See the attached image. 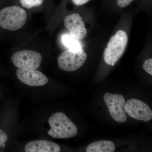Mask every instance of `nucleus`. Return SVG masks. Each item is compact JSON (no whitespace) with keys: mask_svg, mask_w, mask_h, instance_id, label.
Instances as JSON below:
<instances>
[{"mask_svg":"<svg viewBox=\"0 0 152 152\" xmlns=\"http://www.w3.org/2000/svg\"><path fill=\"white\" fill-rule=\"evenodd\" d=\"M49 123L51 127L48 134L54 138L72 137L77 134V129L64 113H55L50 117Z\"/></svg>","mask_w":152,"mask_h":152,"instance_id":"1","label":"nucleus"},{"mask_svg":"<svg viewBox=\"0 0 152 152\" xmlns=\"http://www.w3.org/2000/svg\"><path fill=\"white\" fill-rule=\"evenodd\" d=\"M128 42L127 35L122 30L111 38L104 52V60L107 64L114 66L124 53Z\"/></svg>","mask_w":152,"mask_h":152,"instance_id":"2","label":"nucleus"},{"mask_svg":"<svg viewBox=\"0 0 152 152\" xmlns=\"http://www.w3.org/2000/svg\"><path fill=\"white\" fill-rule=\"evenodd\" d=\"M26 19V11L18 6L7 7L0 11V26L5 29H20L25 25Z\"/></svg>","mask_w":152,"mask_h":152,"instance_id":"3","label":"nucleus"},{"mask_svg":"<svg viewBox=\"0 0 152 152\" xmlns=\"http://www.w3.org/2000/svg\"><path fill=\"white\" fill-rule=\"evenodd\" d=\"M87 55L83 48L79 50L68 49L58 58L59 67L66 72L77 70L83 65L87 59Z\"/></svg>","mask_w":152,"mask_h":152,"instance_id":"4","label":"nucleus"},{"mask_svg":"<svg viewBox=\"0 0 152 152\" xmlns=\"http://www.w3.org/2000/svg\"><path fill=\"white\" fill-rule=\"evenodd\" d=\"M104 102L114 120L118 123H124L127 118L124 110L125 100L122 95L106 93Z\"/></svg>","mask_w":152,"mask_h":152,"instance_id":"5","label":"nucleus"},{"mask_svg":"<svg viewBox=\"0 0 152 152\" xmlns=\"http://www.w3.org/2000/svg\"><path fill=\"white\" fill-rule=\"evenodd\" d=\"M12 61L19 69H37L40 66L42 56L40 54L31 50H24L15 53Z\"/></svg>","mask_w":152,"mask_h":152,"instance_id":"6","label":"nucleus"},{"mask_svg":"<svg viewBox=\"0 0 152 152\" xmlns=\"http://www.w3.org/2000/svg\"><path fill=\"white\" fill-rule=\"evenodd\" d=\"M125 112L134 119L148 122L152 119V111L146 104L136 99H131L125 103Z\"/></svg>","mask_w":152,"mask_h":152,"instance_id":"7","label":"nucleus"},{"mask_svg":"<svg viewBox=\"0 0 152 152\" xmlns=\"http://www.w3.org/2000/svg\"><path fill=\"white\" fill-rule=\"evenodd\" d=\"M16 75L21 82L30 86H41L48 82L46 76L35 69L18 68L16 71Z\"/></svg>","mask_w":152,"mask_h":152,"instance_id":"8","label":"nucleus"},{"mask_svg":"<svg viewBox=\"0 0 152 152\" xmlns=\"http://www.w3.org/2000/svg\"><path fill=\"white\" fill-rule=\"evenodd\" d=\"M64 25L69 30L71 35L78 40L83 39L87 35L84 23L79 14L67 16L64 20Z\"/></svg>","mask_w":152,"mask_h":152,"instance_id":"9","label":"nucleus"},{"mask_svg":"<svg viewBox=\"0 0 152 152\" xmlns=\"http://www.w3.org/2000/svg\"><path fill=\"white\" fill-rule=\"evenodd\" d=\"M25 151L26 152H59L61 149L56 143L39 140L28 143L25 146Z\"/></svg>","mask_w":152,"mask_h":152,"instance_id":"10","label":"nucleus"},{"mask_svg":"<svg viewBox=\"0 0 152 152\" xmlns=\"http://www.w3.org/2000/svg\"><path fill=\"white\" fill-rule=\"evenodd\" d=\"M115 147L113 142L108 140H101L93 142L87 147V152H113Z\"/></svg>","mask_w":152,"mask_h":152,"instance_id":"11","label":"nucleus"},{"mask_svg":"<svg viewBox=\"0 0 152 152\" xmlns=\"http://www.w3.org/2000/svg\"><path fill=\"white\" fill-rule=\"evenodd\" d=\"M63 43L69 49L79 50L82 48L81 45L78 40L73 37L71 35L66 34L62 37Z\"/></svg>","mask_w":152,"mask_h":152,"instance_id":"12","label":"nucleus"},{"mask_svg":"<svg viewBox=\"0 0 152 152\" xmlns=\"http://www.w3.org/2000/svg\"><path fill=\"white\" fill-rule=\"evenodd\" d=\"M44 0H20L21 4L23 7L31 9L39 6L43 3Z\"/></svg>","mask_w":152,"mask_h":152,"instance_id":"13","label":"nucleus"},{"mask_svg":"<svg viewBox=\"0 0 152 152\" xmlns=\"http://www.w3.org/2000/svg\"><path fill=\"white\" fill-rule=\"evenodd\" d=\"M144 70L152 75V59H147L144 62L143 64Z\"/></svg>","mask_w":152,"mask_h":152,"instance_id":"14","label":"nucleus"},{"mask_svg":"<svg viewBox=\"0 0 152 152\" xmlns=\"http://www.w3.org/2000/svg\"><path fill=\"white\" fill-rule=\"evenodd\" d=\"M8 137L4 131L0 129V147L3 145L7 140Z\"/></svg>","mask_w":152,"mask_h":152,"instance_id":"15","label":"nucleus"},{"mask_svg":"<svg viewBox=\"0 0 152 152\" xmlns=\"http://www.w3.org/2000/svg\"><path fill=\"white\" fill-rule=\"evenodd\" d=\"M134 0H118L117 4L118 6L121 8H124L127 7Z\"/></svg>","mask_w":152,"mask_h":152,"instance_id":"16","label":"nucleus"},{"mask_svg":"<svg viewBox=\"0 0 152 152\" xmlns=\"http://www.w3.org/2000/svg\"><path fill=\"white\" fill-rule=\"evenodd\" d=\"M90 0H72L73 2L77 6H81L86 4Z\"/></svg>","mask_w":152,"mask_h":152,"instance_id":"17","label":"nucleus"}]
</instances>
